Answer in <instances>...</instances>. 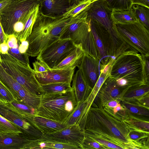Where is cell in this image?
<instances>
[{
  "mask_svg": "<svg viewBox=\"0 0 149 149\" xmlns=\"http://www.w3.org/2000/svg\"><path fill=\"white\" fill-rule=\"evenodd\" d=\"M83 130L84 139L96 142L107 149H145L143 144L132 140L129 131L118 112L94 102L86 115Z\"/></svg>",
  "mask_w": 149,
  "mask_h": 149,
  "instance_id": "obj_1",
  "label": "cell"
},
{
  "mask_svg": "<svg viewBox=\"0 0 149 149\" xmlns=\"http://www.w3.org/2000/svg\"><path fill=\"white\" fill-rule=\"evenodd\" d=\"M88 17L86 9L75 17L68 18L46 15L39 10L31 33L26 40L29 43L27 54L29 56H37L40 51L59 38L71 24Z\"/></svg>",
  "mask_w": 149,
  "mask_h": 149,
  "instance_id": "obj_2",
  "label": "cell"
},
{
  "mask_svg": "<svg viewBox=\"0 0 149 149\" xmlns=\"http://www.w3.org/2000/svg\"><path fill=\"white\" fill-rule=\"evenodd\" d=\"M143 61L141 54L127 52L115 59L109 76L118 86L129 88L147 84L143 78Z\"/></svg>",
  "mask_w": 149,
  "mask_h": 149,
  "instance_id": "obj_3",
  "label": "cell"
},
{
  "mask_svg": "<svg viewBox=\"0 0 149 149\" xmlns=\"http://www.w3.org/2000/svg\"><path fill=\"white\" fill-rule=\"evenodd\" d=\"M77 104L72 88L62 92L45 93L41 95L36 115L65 123Z\"/></svg>",
  "mask_w": 149,
  "mask_h": 149,
  "instance_id": "obj_4",
  "label": "cell"
},
{
  "mask_svg": "<svg viewBox=\"0 0 149 149\" xmlns=\"http://www.w3.org/2000/svg\"><path fill=\"white\" fill-rule=\"evenodd\" d=\"M0 62L6 71L21 86L37 95L44 93L35 77L34 71L27 65L13 58L8 54L0 53Z\"/></svg>",
  "mask_w": 149,
  "mask_h": 149,
  "instance_id": "obj_5",
  "label": "cell"
},
{
  "mask_svg": "<svg viewBox=\"0 0 149 149\" xmlns=\"http://www.w3.org/2000/svg\"><path fill=\"white\" fill-rule=\"evenodd\" d=\"M112 28L136 52L149 56V30L139 20L124 24L113 23Z\"/></svg>",
  "mask_w": 149,
  "mask_h": 149,
  "instance_id": "obj_6",
  "label": "cell"
},
{
  "mask_svg": "<svg viewBox=\"0 0 149 149\" xmlns=\"http://www.w3.org/2000/svg\"><path fill=\"white\" fill-rule=\"evenodd\" d=\"M39 3L40 0H11L0 14V21L5 34L13 35L15 23Z\"/></svg>",
  "mask_w": 149,
  "mask_h": 149,
  "instance_id": "obj_7",
  "label": "cell"
},
{
  "mask_svg": "<svg viewBox=\"0 0 149 149\" xmlns=\"http://www.w3.org/2000/svg\"><path fill=\"white\" fill-rule=\"evenodd\" d=\"M71 40L59 38L40 51L37 59L50 69L64 58L77 46Z\"/></svg>",
  "mask_w": 149,
  "mask_h": 149,
  "instance_id": "obj_8",
  "label": "cell"
},
{
  "mask_svg": "<svg viewBox=\"0 0 149 149\" xmlns=\"http://www.w3.org/2000/svg\"><path fill=\"white\" fill-rule=\"evenodd\" d=\"M76 45L81 44L85 52L98 60L100 59L91 33L90 24H83L76 27L68 37Z\"/></svg>",
  "mask_w": 149,
  "mask_h": 149,
  "instance_id": "obj_9",
  "label": "cell"
},
{
  "mask_svg": "<svg viewBox=\"0 0 149 149\" xmlns=\"http://www.w3.org/2000/svg\"><path fill=\"white\" fill-rule=\"evenodd\" d=\"M44 135L51 140L72 144L81 149L84 138V130L76 124L67 125L59 131Z\"/></svg>",
  "mask_w": 149,
  "mask_h": 149,
  "instance_id": "obj_10",
  "label": "cell"
},
{
  "mask_svg": "<svg viewBox=\"0 0 149 149\" xmlns=\"http://www.w3.org/2000/svg\"><path fill=\"white\" fill-rule=\"evenodd\" d=\"M0 114L18 127L22 132V135L27 139L35 140L43 135L40 130L26 119L0 104Z\"/></svg>",
  "mask_w": 149,
  "mask_h": 149,
  "instance_id": "obj_11",
  "label": "cell"
},
{
  "mask_svg": "<svg viewBox=\"0 0 149 149\" xmlns=\"http://www.w3.org/2000/svg\"><path fill=\"white\" fill-rule=\"evenodd\" d=\"M129 88L120 86L115 80L109 76L101 87L97 97V101L102 105H106L110 101L115 100L118 102L123 100V97Z\"/></svg>",
  "mask_w": 149,
  "mask_h": 149,
  "instance_id": "obj_12",
  "label": "cell"
},
{
  "mask_svg": "<svg viewBox=\"0 0 149 149\" xmlns=\"http://www.w3.org/2000/svg\"><path fill=\"white\" fill-rule=\"evenodd\" d=\"M86 10L88 18L97 22L108 31L112 29L113 22L110 13L111 10L104 0L92 2Z\"/></svg>",
  "mask_w": 149,
  "mask_h": 149,
  "instance_id": "obj_13",
  "label": "cell"
},
{
  "mask_svg": "<svg viewBox=\"0 0 149 149\" xmlns=\"http://www.w3.org/2000/svg\"><path fill=\"white\" fill-rule=\"evenodd\" d=\"M102 64L99 61L84 52L80 65L78 67L89 87L92 89L100 73Z\"/></svg>",
  "mask_w": 149,
  "mask_h": 149,
  "instance_id": "obj_14",
  "label": "cell"
},
{
  "mask_svg": "<svg viewBox=\"0 0 149 149\" xmlns=\"http://www.w3.org/2000/svg\"><path fill=\"white\" fill-rule=\"evenodd\" d=\"M71 5L69 0H40L39 11L51 16L62 15Z\"/></svg>",
  "mask_w": 149,
  "mask_h": 149,
  "instance_id": "obj_15",
  "label": "cell"
},
{
  "mask_svg": "<svg viewBox=\"0 0 149 149\" xmlns=\"http://www.w3.org/2000/svg\"><path fill=\"white\" fill-rule=\"evenodd\" d=\"M26 120L38 128L43 134L55 132L67 126L65 123L36 115H32Z\"/></svg>",
  "mask_w": 149,
  "mask_h": 149,
  "instance_id": "obj_16",
  "label": "cell"
},
{
  "mask_svg": "<svg viewBox=\"0 0 149 149\" xmlns=\"http://www.w3.org/2000/svg\"><path fill=\"white\" fill-rule=\"evenodd\" d=\"M74 70L75 69H50L45 78H36L41 85L59 82L71 84Z\"/></svg>",
  "mask_w": 149,
  "mask_h": 149,
  "instance_id": "obj_17",
  "label": "cell"
},
{
  "mask_svg": "<svg viewBox=\"0 0 149 149\" xmlns=\"http://www.w3.org/2000/svg\"><path fill=\"white\" fill-rule=\"evenodd\" d=\"M33 141L26 138L21 134H3L0 135V149H24Z\"/></svg>",
  "mask_w": 149,
  "mask_h": 149,
  "instance_id": "obj_18",
  "label": "cell"
},
{
  "mask_svg": "<svg viewBox=\"0 0 149 149\" xmlns=\"http://www.w3.org/2000/svg\"><path fill=\"white\" fill-rule=\"evenodd\" d=\"M84 52L81 44L76 47L64 58L56 65L54 69H75L80 64Z\"/></svg>",
  "mask_w": 149,
  "mask_h": 149,
  "instance_id": "obj_19",
  "label": "cell"
},
{
  "mask_svg": "<svg viewBox=\"0 0 149 149\" xmlns=\"http://www.w3.org/2000/svg\"><path fill=\"white\" fill-rule=\"evenodd\" d=\"M79 149V148L72 144L51 140L43 135L39 139L31 142L24 148V149Z\"/></svg>",
  "mask_w": 149,
  "mask_h": 149,
  "instance_id": "obj_20",
  "label": "cell"
},
{
  "mask_svg": "<svg viewBox=\"0 0 149 149\" xmlns=\"http://www.w3.org/2000/svg\"><path fill=\"white\" fill-rule=\"evenodd\" d=\"M118 112L122 117L129 131H142L149 132V119L134 115L125 109Z\"/></svg>",
  "mask_w": 149,
  "mask_h": 149,
  "instance_id": "obj_21",
  "label": "cell"
},
{
  "mask_svg": "<svg viewBox=\"0 0 149 149\" xmlns=\"http://www.w3.org/2000/svg\"><path fill=\"white\" fill-rule=\"evenodd\" d=\"M78 68L74 74L72 80V87L77 103L86 99L92 90L85 81L80 69Z\"/></svg>",
  "mask_w": 149,
  "mask_h": 149,
  "instance_id": "obj_22",
  "label": "cell"
},
{
  "mask_svg": "<svg viewBox=\"0 0 149 149\" xmlns=\"http://www.w3.org/2000/svg\"><path fill=\"white\" fill-rule=\"evenodd\" d=\"M132 5L131 4L127 9H112L111 18L113 23L122 24L138 21L139 19L133 9Z\"/></svg>",
  "mask_w": 149,
  "mask_h": 149,
  "instance_id": "obj_23",
  "label": "cell"
},
{
  "mask_svg": "<svg viewBox=\"0 0 149 149\" xmlns=\"http://www.w3.org/2000/svg\"><path fill=\"white\" fill-rule=\"evenodd\" d=\"M2 105L26 120L32 115H36V109L18 99H15Z\"/></svg>",
  "mask_w": 149,
  "mask_h": 149,
  "instance_id": "obj_24",
  "label": "cell"
},
{
  "mask_svg": "<svg viewBox=\"0 0 149 149\" xmlns=\"http://www.w3.org/2000/svg\"><path fill=\"white\" fill-rule=\"evenodd\" d=\"M16 95L18 99L29 107L36 109L40 103L41 95H37L29 91L22 86Z\"/></svg>",
  "mask_w": 149,
  "mask_h": 149,
  "instance_id": "obj_25",
  "label": "cell"
},
{
  "mask_svg": "<svg viewBox=\"0 0 149 149\" xmlns=\"http://www.w3.org/2000/svg\"><path fill=\"white\" fill-rule=\"evenodd\" d=\"M109 76V72L100 71L99 77L91 92L86 99V103L85 111L87 115L88 111L93 103L97 97L99 91L106 79Z\"/></svg>",
  "mask_w": 149,
  "mask_h": 149,
  "instance_id": "obj_26",
  "label": "cell"
},
{
  "mask_svg": "<svg viewBox=\"0 0 149 149\" xmlns=\"http://www.w3.org/2000/svg\"><path fill=\"white\" fill-rule=\"evenodd\" d=\"M149 93V84H143L131 88L128 90L124 95L123 100L133 102Z\"/></svg>",
  "mask_w": 149,
  "mask_h": 149,
  "instance_id": "obj_27",
  "label": "cell"
},
{
  "mask_svg": "<svg viewBox=\"0 0 149 149\" xmlns=\"http://www.w3.org/2000/svg\"><path fill=\"white\" fill-rule=\"evenodd\" d=\"M40 3L33 8L31 15L26 22L22 32L17 38L18 41L21 42L26 40L30 35L39 10Z\"/></svg>",
  "mask_w": 149,
  "mask_h": 149,
  "instance_id": "obj_28",
  "label": "cell"
},
{
  "mask_svg": "<svg viewBox=\"0 0 149 149\" xmlns=\"http://www.w3.org/2000/svg\"><path fill=\"white\" fill-rule=\"evenodd\" d=\"M121 102L122 103L121 105L127 112L137 116L148 119L149 109L133 102L125 100Z\"/></svg>",
  "mask_w": 149,
  "mask_h": 149,
  "instance_id": "obj_29",
  "label": "cell"
},
{
  "mask_svg": "<svg viewBox=\"0 0 149 149\" xmlns=\"http://www.w3.org/2000/svg\"><path fill=\"white\" fill-rule=\"evenodd\" d=\"M0 81L12 91L17 92L21 86L6 71L0 62Z\"/></svg>",
  "mask_w": 149,
  "mask_h": 149,
  "instance_id": "obj_30",
  "label": "cell"
},
{
  "mask_svg": "<svg viewBox=\"0 0 149 149\" xmlns=\"http://www.w3.org/2000/svg\"><path fill=\"white\" fill-rule=\"evenodd\" d=\"M92 3L91 0H84L72 4L62 15L65 18L74 17L86 9Z\"/></svg>",
  "mask_w": 149,
  "mask_h": 149,
  "instance_id": "obj_31",
  "label": "cell"
},
{
  "mask_svg": "<svg viewBox=\"0 0 149 149\" xmlns=\"http://www.w3.org/2000/svg\"><path fill=\"white\" fill-rule=\"evenodd\" d=\"M7 134H22V132L16 125L0 114V135Z\"/></svg>",
  "mask_w": 149,
  "mask_h": 149,
  "instance_id": "obj_32",
  "label": "cell"
},
{
  "mask_svg": "<svg viewBox=\"0 0 149 149\" xmlns=\"http://www.w3.org/2000/svg\"><path fill=\"white\" fill-rule=\"evenodd\" d=\"M41 86L44 93L62 92L72 88L71 84L67 82L53 83Z\"/></svg>",
  "mask_w": 149,
  "mask_h": 149,
  "instance_id": "obj_33",
  "label": "cell"
},
{
  "mask_svg": "<svg viewBox=\"0 0 149 149\" xmlns=\"http://www.w3.org/2000/svg\"><path fill=\"white\" fill-rule=\"evenodd\" d=\"M132 7L138 18L149 30V8L136 4Z\"/></svg>",
  "mask_w": 149,
  "mask_h": 149,
  "instance_id": "obj_34",
  "label": "cell"
},
{
  "mask_svg": "<svg viewBox=\"0 0 149 149\" xmlns=\"http://www.w3.org/2000/svg\"><path fill=\"white\" fill-rule=\"evenodd\" d=\"M33 65L36 77L45 78L50 69L46 65L38 60L33 62Z\"/></svg>",
  "mask_w": 149,
  "mask_h": 149,
  "instance_id": "obj_35",
  "label": "cell"
},
{
  "mask_svg": "<svg viewBox=\"0 0 149 149\" xmlns=\"http://www.w3.org/2000/svg\"><path fill=\"white\" fill-rule=\"evenodd\" d=\"M18 47L15 48H9L8 54L13 58L27 65H30L29 56L26 53H21Z\"/></svg>",
  "mask_w": 149,
  "mask_h": 149,
  "instance_id": "obj_36",
  "label": "cell"
},
{
  "mask_svg": "<svg viewBox=\"0 0 149 149\" xmlns=\"http://www.w3.org/2000/svg\"><path fill=\"white\" fill-rule=\"evenodd\" d=\"M108 7L111 10L113 8L127 9L131 5V0H104Z\"/></svg>",
  "mask_w": 149,
  "mask_h": 149,
  "instance_id": "obj_37",
  "label": "cell"
},
{
  "mask_svg": "<svg viewBox=\"0 0 149 149\" xmlns=\"http://www.w3.org/2000/svg\"><path fill=\"white\" fill-rule=\"evenodd\" d=\"M33 8L29 12L22 16L14 24L13 27V35L16 38L23 31L25 24L30 17Z\"/></svg>",
  "mask_w": 149,
  "mask_h": 149,
  "instance_id": "obj_38",
  "label": "cell"
},
{
  "mask_svg": "<svg viewBox=\"0 0 149 149\" xmlns=\"http://www.w3.org/2000/svg\"><path fill=\"white\" fill-rule=\"evenodd\" d=\"M0 93L6 102H10L15 98L13 91L0 81Z\"/></svg>",
  "mask_w": 149,
  "mask_h": 149,
  "instance_id": "obj_39",
  "label": "cell"
},
{
  "mask_svg": "<svg viewBox=\"0 0 149 149\" xmlns=\"http://www.w3.org/2000/svg\"><path fill=\"white\" fill-rule=\"evenodd\" d=\"M143 61V75L145 83L149 84V56L141 55Z\"/></svg>",
  "mask_w": 149,
  "mask_h": 149,
  "instance_id": "obj_40",
  "label": "cell"
},
{
  "mask_svg": "<svg viewBox=\"0 0 149 149\" xmlns=\"http://www.w3.org/2000/svg\"><path fill=\"white\" fill-rule=\"evenodd\" d=\"M107 149L106 147L94 141L84 140L82 149Z\"/></svg>",
  "mask_w": 149,
  "mask_h": 149,
  "instance_id": "obj_41",
  "label": "cell"
},
{
  "mask_svg": "<svg viewBox=\"0 0 149 149\" xmlns=\"http://www.w3.org/2000/svg\"><path fill=\"white\" fill-rule=\"evenodd\" d=\"M139 104L144 107L149 109V95L147 94L137 100L132 102Z\"/></svg>",
  "mask_w": 149,
  "mask_h": 149,
  "instance_id": "obj_42",
  "label": "cell"
},
{
  "mask_svg": "<svg viewBox=\"0 0 149 149\" xmlns=\"http://www.w3.org/2000/svg\"><path fill=\"white\" fill-rule=\"evenodd\" d=\"M18 40L17 38L13 35H9L7 43L9 48H15L18 47Z\"/></svg>",
  "mask_w": 149,
  "mask_h": 149,
  "instance_id": "obj_43",
  "label": "cell"
},
{
  "mask_svg": "<svg viewBox=\"0 0 149 149\" xmlns=\"http://www.w3.org/2000/svg\"><path fill=\"white\" fill-rule=\"evenodd\" d=\"M131 4H136L149 8V0H131Z\"/></svg>",
  "mask_w": 149,
  "mask_h": 149,
  "instance_id": "obj_44",
  "label": "cell"
},
{
  "mask_svg": "<svg viewBox=\"0 0 149 149\" xmlns=\"http://www.w3.org/2000/svg\"><path fill=\"white\" fill-rule=\"evenodd\" d=\"M9 36L5 33L0 21V45L4 42H7Z\"/></svg>",
  "mask_w": 149,
  "mask_h": 149,
  "instance_id": "obj_45",
  "label": "cell"
},
{
  "mask_svg": "<svg viewBox=\"0 0 149 149\" xmlns=\"http://www.w3.org/2000/svg\"><path fill=\"white\" fill-rule=\"evenodd\" d=\"M19 45L18 48L19 52L21 53H25L28 48L29 43L28 41L26 40L21 42Z\"/></svg>",
  "mask_w": 149,
  "mask_h": 149,
  "instance_id": "obj_46",
  "label": "cell"
},
{
  "mask_svg": "<svg viewBox=\"0 0 149 149\" xmlns=\"http://www.w3.org/2000/svg\"><path fill=\"white\" fill-rule=\"evenodd\" d=\"M9 46L7 42H4L0 45V53L3 54H8Z\"/></svg>",
  "mask_w": 149,
  "mask_h": 149,
  "instance_id": "obj_47",
  "label": "cell"
},
{
  "mask_svg": "<svg viewBox=\"0 0 149 149\" xmlns=\"http://www.w3.org/2000/svg\"><path fill=\"white\" fill-rule=\"evenodd\" d=\"M11 0H0V14L10 2Z\"/></svg>",
  "mask_w": 149,
  "mask_h": 149,
  "instance_id": "obj_48",
  "label": "cell"
},
{
  "mask_svg": "<svg viewBox=\"0 0 149 149\" xmlns=\"http://www.w3.org/2000/svg\"><path fill=\"white\" fill-rule=\"evenodd\" d=\"M119 103L117 100H113L109 101L107 105L109 107L113 108L116 107Z\"/></svg>",
  "mask_w": 149,
  "mask_h": 149,
  "instance_id": "obj_49",
  "label": "cell"
},
{
  "mask_svg": "<svg viewBox=\"0 0 149 149\" xmlns=\"http://www.w3.org/2000/svg\"><path fill=\"white\" fill-rule=\"evenodd\" d=\"M114 114H116L118 112L121 110H124V108L119 103L118 105L116 107L112 108Z\"/></svg>",
  "mask_w": 149,
  "mask_h": 149,
  "instance_id": "obj_50",
  "label": "cell"
},
{
  "mask_svg": "<svg viewBox=\"0 0 149 149\" xmlns=\"http://www.w3.org/2000/svg\"><path fill=\"white\" fill-rule=\"evenodd\" d=\"M6 103V102L0 93V104L3 105Z\"/></svg>",
  "mask_w": 149,
  "mask_h": 149,
  "instance_id": "obj_51",
  "label": "cell"
},
{
  "mask_svg": "<svg viewBox=\"0 0 149 149\" xmlns=\"http://www.w3.org/2000/svg\"><path fill=\"white\" fill-rule=\"evenodd\" d=\"M84 0H72V3H71V5L73 3H77L79 2L83 1Z\"/></svg>",
  "mask_w": 149,
  "mask_h": 149,
  "instance_id": "obj_52",
  "label": "cell"
},
{
  "mask_svg": "<svg viewBox=\"0 0 149 149\" xmlns=\"http://www.w3.org/2000/svg\"><path fill=\"white\" fill-rule=\"evenodd\" d=\"M97 0H91L92 3L93 2L95 1H97Z\"/></svg>",
  "mask_w": 149,
  "mask_h": 149,
  "instance_id": "obj_53",
  "label": "cell"
},
{
  "mask_svg": "<svg viewBox=\"0 0 149 149\" xmlns=\"http://www.w3.org/2000/svg\"><path fill=\"white\" fill-rule=\"evenodd\" d=\"M69 1H70V3H71V4L72 2V0H69Z\"/></svg>",
  "mask_w": 149,
  "mask_h": 149,
  "instance_id": "obj_54",
  "label": "cell"
},
{
  "mask_svg": "<svg viewBox=\"0 0 149 149\" xmlns=\"http://www.w3.org/2000/svg\"><path fill=\"white\" fill-rule=\"evenodd\" d=\"M1 62V56L0 55V62Z\"/></svg>",
  "mask_w": 149,
  "mask_h": 149,
  "instance_id": "obj_55",
  "label": "cell"
},
{
  "mask_svg": "<svg viewBox=\"0 0 149 149\" xmlns=\"http://www.w3.org/2000/svg\"></svg>",
  "mask_w": 149,
  "mask_h": 149,
  "instance_id": "obj_56",
  "label": "cell"
}]
</instances>
